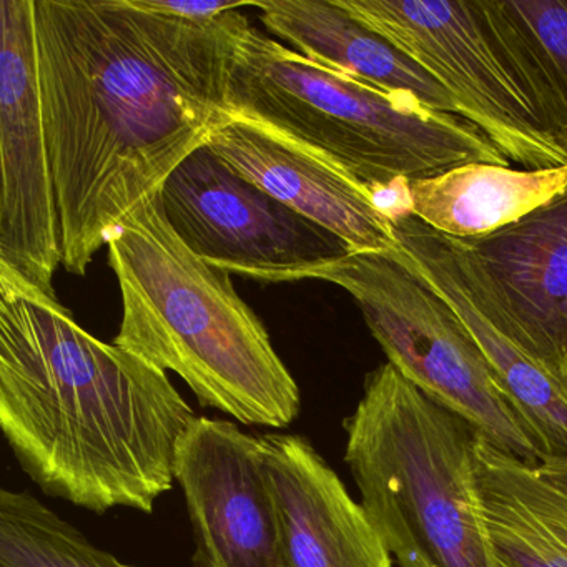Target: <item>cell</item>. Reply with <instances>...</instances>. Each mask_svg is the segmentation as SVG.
I'll return each mask as SVG.
<instances>
[{
	"label": "cell",
	"mask_w": 567,
	"mask_h": 567,
	"mask_svg": "<svg viewBox=\"0 0 567 567\" xmlns=\"http://www.w3.org/2000/svg\"><path fill=\"white\" fill-rule=\"evenodd\" d=\"M477 447L509 489L567 537V460H544L537 466L504 453L477 434Z\"/></svg>",
	"instance_id": "cell-19"
},
{
	"label": "cell",
	"mask_w": 567,
	"mask_h": 567,
	"mask_svg": "<svg viewBox=\"0 0 567 567\" xmlns=\"http://www.w3.org/2000/svg\"><path fill=\"white\" fill-rule=\"evenodd\" d=\"M291 567H393L361 503L301 434L260 436Z\"/></svg>",
	"instance_id": "cell-14"
},
{
	"label": "cell",
	"mask_w": 567,
	"mask_h": 567,
	"mask_svg": "<svg viewBox=\"0 0 567 567\" xmlns=\"http://www.w3.org/2000/svg\"><path fill=\"white\" fill-rule=\"evenodd\" d=\"M0 270L55 297L61 212L39 91L35 0H0Z\"/></svg>",
	"instance_id": "cell-9"
},
{
	"label": "cell",
	"mask_w": 567,
	"mask_h": 567,
	"mask_svg": "<svg viewBox=\"0 0 567 567\" xmlns=\"http://www.w3.org/2000/svg\"><path fill=\"white\" fill-rule=\"evenodd\" d=\"M0 567H138L91 543L29 491H0Z\"/></svg>",
	"instance_id": "cell-17"
},
{
	"label": "cell",
	"mask_w": 567,
	"mask_h": 567,
	"mask_svg": "<svg viewBox=\"0 0 567 567\" xmlns=\"http://www.w3.org/2000/svg\"><path fill=\"white\" fill-rule=\"evenodd\" d=\"M208 147L238 175L340 237L353 254L398 247L393 225L371 192L318 152L238 117Z\"/></svg>",
	"instance_id": "cell-13"
},
{
	"label": "cell",
	"mask_w": 567,
	"mask_h": 567,
	"mask_svg": "<svg viewBox=\"0 0 567 567\" xmlns=\"http://www.w3.org/2000/svg\"><path fill=\"white\" fill-rule=\"evenodd\" d=\"M417 270L444 295L486 354L501 390L544 460H567V393L519 343L454 238L414 217L393 225Z\"/></svg>",
	"instance_id": "cell-12"
},
{
	"label": "cell",
	"mask_w": 567,
	"mask_h": 567,
	"mask_svg": "<svg viewBox=\"0 0 567 567\" xmlns=\"http://www.w3.org/2000/svg\"><path fill=\"white\" fill-rule=\"evenodd\" d=\"M135 2L147 11L190 22H207L227 12L254 8V2H244V0H135Z\"/></svg>",
	"instance_id": "cell-21"
},
{
	"label": "cell",
	"mask_w": 567,
	"mask_h": 567,
	"mask_svg": "<svg viewBox=\"0 0 567 567\" xmlns=\"http://www.w3.org/2000/svg\"><path fill=\"white\" fill-rule=\"evenodd\" d=\"M461 105L511 165L567 164V115L503 0H337Z\"/></svg>",
	"instance_id": "cell-6"
},
{
	"label": "cell",
	"mask_w": 567,
	"mask_h": 567,
	"mask_svg": "<svg viewBox=\"0 0 567 567\" xmlns=\"http://www.w3.org/2000/svg\"><path fill=\"white\" fill-rule=\"evenodd\" d=\"M268 31L298 49V54L423 109L463 117L456 99L393 42L338 6L337 0L255 2ZM464 118V117H463Z\"/></svg>",
	"instance_id": "cell-15"
},
{
	"label": "cell",
	"mask_w": 567,
	"mask_h": 567,
	"mask_svg": "<svg viewBox=\"0 0 567 567\" xmlns=\"http://www.w3.org/2000/svg\"><path fill=\"white\" fill-rule=\"evenodd\" d=\"M353 297L388 363L427 396L466 420L484 440L529 466L536 444L501 390L486 354L444 295L406 251H361L298 275Z\"/></svg>",
	"instance_id": "cell-7"
},
{
	"label": "cell",
	"mask_w": 567,
	"mask_h": 567,
	"mask_svg": "<svg viewBox=\"0 0 567 567\" xmlns=\"http://www.w3.org/2000/svg\"><path fill=\"white\" fill-rule=\"evenodd\" d=\"M481 516L496 563L504 567H567V537L529 509L486 460L476 440Z\"/></svg>",
	"instance_id": "cell-18"
},
{
	"label": "cell",
	"mask_w": 567,
	"mask_h": 567,
	"mask_svg": "<svg viewBox=\"0 0 567 567\" xmlns=\"http://www.w3.org/2000/svg\"><path fill=\"white\" fill-rule=\"evenodd\" d=\"M240 11L190 22L135 0H35L39 91L65 270L84 277L122 221L234 121Z\"/></svg>",
	"instance_id": "cell-1"
},
{
	"label": "cell",
	"mask_w": 567,
	"mask_h": 567,
	"mask_svg": "<svg viewBox=\"0 0 567 567\" xmlns=\"http://www.w3.org/2000/svg\"><path fill=\"white\" fill-rule=\"evenodd\" d=\"M454 241L511 337L567 393V188L493 234Z\"/></svg>",
	"instance_id": "cell-11"
},
{
	"label": "cell",
	"mask_w": 567,
	"mask_h": 567,
	"mask_svg": "<svg viewBox=\"0 0 567 567\" xmlns=\"http://www.w3.org/2000/svg\"><path fill=\"white\" fill-rule=\"evenodd\" d=\"M161 198L178 238L228 274L284 284L353 254L340 237L238 175L208 145L178 165Z\"/></svg>",
	"instance_id": "cell-8"
},
{
	"label": "cell",
	"mask_w": 567,
	"mask_h": 567,
	"mask_svg": "<svg viewBox=\"0 0 567 567\" xmlns=\"http://www.w3.org/2000/svg\"><path fill=\"white\" fill-rule=\"evenodd\" d=\"M107 247L124 307L114 344L174 371L200 406L245 426L287 430L297 421L300 388L267 328L230 274L178 238L161 192L122 221Z\"/></svg>",
	"instance_id": "cell-3"
},
{
	"label": "cell",
	"mask_w": 567,
	"mask_h": 567,
	"mask_svg": "<svg viewBox=\"0 0 567 567\" xmlns=\"http://www.w3.org/2000/svg\"><path fill=\"white\" fill-rule=\"evenodd\" d=\"M413 217L456 240L493 234L567 188V164L526 171L464 164L410 181Z\"/></svg>",
	"instance_id": "cell-16"
},
{
	"label": "cell",
	"mask_w": 567,
	"mask_h": 567,
	"mask_svg": "<svg viewBox=\"0 0 567 567\" xmlns=\"http://www.w3.org/2000/svg\"><path fill=\"white\" fill-rule=\"evenodd\" d=\"M195 413L165 371L92 337L58 297L0 270V426L45 496L151 514Z\"/></svg>",
	"instance_id": "cell-2"
},
{
	"label": "cell",
	"mask_w": 567,
	"mask_h": 567,
	"mask_svg": "<svg viewBox=\"0 0 567 567\" xmlns=\"http://www.w3.org/2000/svg\"><path fill=\"white\" fill-rule=\"evenodd\" d=\"M567 115V0H503Z\"/></svg>",
	"instance_id": "cell-20"
},
{
	"label": "cell",
	"mask_w": 567,
	"mask_h": 567,
	"mask_svg": "<svg viewBox=\"0 0 567 567\" xmlns=\"http://www.w3.org/2000/svg\"><path fill=\"white\" fill-rule=\"evenodd\" d=\"M361 506L400 567H497L481 516L477 431L391 363L343 423Z\"/></svg>",
	"instance_id": "cell-5"
},
{
	"label": "cell",
	"mask_w": 567,
	"mask_h": 567,
	"mask_svg": "<svg viewBox=\"0 0 567 567\" xmlns=\"http://www.w3.org/2000/svg\"><path fill=\"white\" fill-rule=\"evenodd\" d=\"M174 474L195 567H291L260 436L235 421L195 416L178 440Z\"/></svg>",
	"instance_id": "cell-10"
},
{
	"label": "cell",
	"mask_w": 567,
	"mask_h": 567,
	"mask_svg": "<svg viewBox=\"0 0 567 567\" xmlns=\"http://www.w3.org/2000/svg\"><path fill=\"white\" fill-rule=\"evenodd\" d=\"M497 567H504V566H501V564H497Z\"/></svg>",
	"instance_id": "cell-22"
},
{
	"label": "cell",
	"mask_w": 567,
	"mask_h": 567,
	"mask_svg": "<svg viewBox=\"0 0 567 567\" xmlns=\"http://www.w3.org/2000/svg\"><path fill=\"white\" fill-rule=\"evenodd\" d=\"M227 101L231 117L318 152L368 190L464 164L511 165L466 118L317 64L251 24L231 62Z\"/></svg>",
	"instance_id": "cell-4"
}]
</instances>
